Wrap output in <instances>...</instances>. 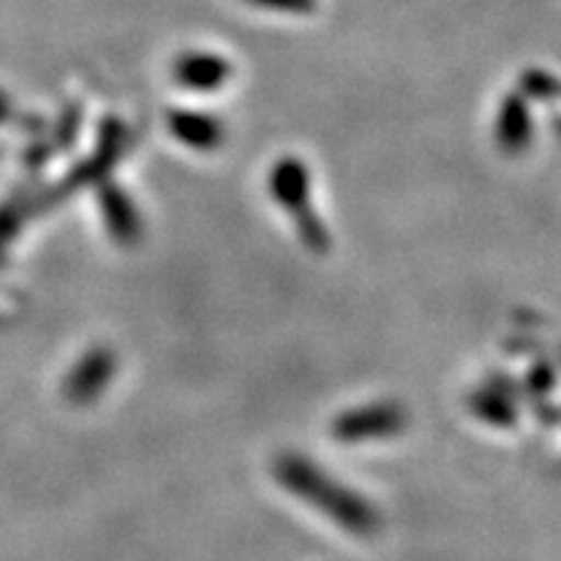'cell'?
<instances>
[{
    "mask_svg": "<svg viewBox=\"0 0 561 561\" xmlns=\"http://www.w3.org/2000/svg\"><path fill=\"white\" fill-rule=\"evenodd\" d=\"M0 115H5V102H3V96H0Z\"/></svg>",
    "mask_w": 561,
    "mask_h": 561,
    "instance_id": "obj_1",
    "label": "cell"
}]
</instances>
